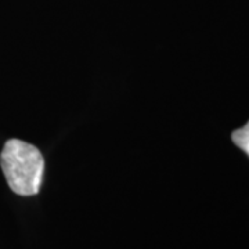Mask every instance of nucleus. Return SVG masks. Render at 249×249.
Here are the masks:
<instances>
[{
  "label": "nucleus",
  "mask_w": 249,
  "mask_h": 249,
  "mask_svg": "<svg viewBox=\"0 0 249 249\" xmlns=\"http://www.w3.org/2000/svg\"><path fill=\"white\" fill-rule=\"evenodd\" d=\"M0 165L11 191L24 196L39 193L45 172V160L35 145L11 139L3 147Z\"/></svg>",
  "instance_id": "nucleus-1"
},
{
  "label": "nucleus",
  "mask_w": 249,
  "mask_h": 249,
  "mask_svg": "<svg viewBox=\"0 0 249 249\" xmlns=\"http://www.w3.org/2000/svg\"><path fill=\"white\" fill-rule=\"evenodd\" d=\"M232 142L237 147H240L242 151H245L249 157V122L242 129H238L232 133Z\"/></svg>",
  "instance_id": "nucleus-2"
}]
</instances>
